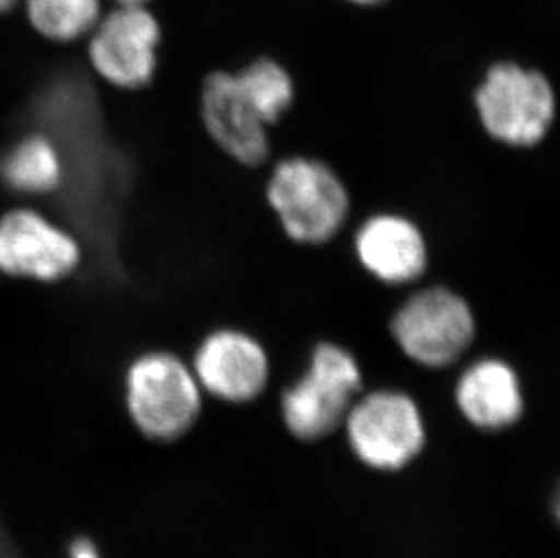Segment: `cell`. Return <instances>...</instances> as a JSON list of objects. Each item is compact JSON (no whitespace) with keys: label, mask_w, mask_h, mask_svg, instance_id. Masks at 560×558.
<instances>
[{"label":"cell","mask_w":560,"mask_h":558,"mask_svg":"<svg viewBox=\"0 0 560 558\" xmlns=\"http://www.w3.org/2000/svg\"><path fill=\"white\" fill-rule=\"evenodd\" d=\"M474 109L493 142L510 149H534L556 126V88L539 69L501 60L492 63L476 85Z\"/></svg>","instance_id":"2"},{"label":"cell","mask_w":560,"mask_h":558,"mask_svg":"<svg viewBox=\"0 0 560 558\" xmlns=\"http://www.w3.org/2000/svg\"><path fill=\"white\" fill-rule=\"evenodd\" d=\"M190 369L203 394L231 405L258 399L270 380V358L264 342L236 327L207 334L192 353Z\"/></svg>","instance_id":"9"},{"label":"cell","mask_w":560,"mask_h":558,"mask_svg":"<svg viewBox=\"0 0 560 558\" xmlns=\"http://www.w3.org/2000/svg\"><path fill=\"white\" fill-rule=\"evenodd\" d=\"M265 198L281 231L303 247H322L349 222L352 198L345 179L327 162L294 154L270 171Z\"/></svg>","instance_id":"1"},{"label":"cell","mask_w":560,"mask_h":558,"mask_svg":"<svg viewBox=\"0 0 560 558\" xmlns=\"http://www.w3.org/2000/svg\"><path fill=\"white\" fill-rule=\"evenodd\" d=\"M454 395L466 421L485 432L506 430L523 416V383L517 370L501 358H481L468 364Z\"/></svg>","instance_id":"12"},{"label":"cell","mask_w":560,"mask_h":558,"mask_svg":"<svg viewBox=\"0 0 560 558\" xmlns=\"http://www.w3.org/2000/svg\"><path fill=\"white\" fill-rule=\"evenodd\" d=\"M68 179V156L51 132L16 138L0 154V184L15 195L44 198L59 193Z\"/></svg>","instance_id":"13"},{"label":"cell","mask_w":560,"mask_h":558,"mask_svg":"<svg viewBox=\"0 0 560 558\" xmlns=\"http://www.w3.org/2000/svg\"><path fill=\"white\" fill-rule=\"evenodd\" d=\"M390 336L412 363L448 369L476 341L477 316L470 301L446 284L413 290L390 317Z\"/></svg>","instance_id":"3"},{"label":"cell","mask_w":560,"mask_h":558,"mask_svg":"<svg viewBox=\"0 0 560 558\" xmlns=\"http://www.w3.org/2000/svg\"><path fill=\"white\" fill-rule=\"evenodd\" d=\"M84 245L68 226L33 207L0 214V275L55 284L79 272Z\"/></svg>","instance_id":"8"},{"label":"cell","mask_w":560,"mask_h":558,"mask_svg":"<svg viewBox=\"0 0 560 558\" xmlns=\"http://www.w3.org/2000/svg\"><path fill=\"white\" fill-rule=\"evenodd\" d=\"M363 392V370L349 348L334 341L312 348L302 377L281 394L287 430L302 441H317L343 425Z\"/></svg>","instance_id":"5"},{"label":"cell","mask_w":560,"mask_h":558,"mask_svg":"<svg viewBox=\"0 0 560 558\" xmlns=\"http://www.w3.org/2000/svg\"><path fill=\"white\" fill-rule=\"evenodd\" d=\"M71 558H101V555L95 544L88 538H79L71 544Z\"/></svg>","instance_id":"16"},{"label":"cell","mask_w":560,"mask_h":558,"mask_svg":"<svg viewBox=\"0 0 560 558\" xmlns=\"http://www.w3.org/2000/svg\"><path fill=\"white\" fill-rule=\"evenodd\" d=\"M112 2L113 5H151L153 0H106Z\"/></svg>","instance_id":"18"},{"label":"cell","mask_w":560,"mask_h":558,"mask_svg":"<svg viewBox=\"0 0 560 558\" xmlns=\"http://www.w3.org/2000/svg\"><path fill=\"white\" fill-rule=\"evenodd\" d=\"M361 269L386 287H410L429 270L430 245L419 223L401 212L366 217L352 237Z\"/></svg>","instance_id":"11"},{"label":"cell","mask_w":560,"mask_h":558,"mask_svg":"<svg viewBox=\"0 0 560 558\" xmlns=\"http://www.w3.org/2000/svg\"><path fill=\"white\" fill-rule=\"evenodd\" d=\"M200 118L212 143L236 164L256 168L269 160L272 127L240 88L234 71L218 69L207 74L200 90Z\"/></svg>","instance_id":"10"},{"label":"cell","mask_w":560,"mask_h":558,"mask_svg":"<svg viewBox=\"0 0 560 558\" xmlns=\"http://www.w3.org/2000/svg\"><path fill=\"white\" fill-rule=\"evenodd\" d=\"M162 38L151 5H113L85 37L88 66L109 88L145 90L159 73Z\"/></svg>","instance_id":"6"},{"label":"cell","mask_w":560,"mask_h":558,"mask_svg":"<svg viewBox=\"0 0 560 558\" xmlns=\"http://www.w3.org/2000/svg\"><path fill=\"white\" fill-rule=\"evenodd\" d=\"M203 391L184 359L170 350L138 356L126 372V405L145 438L175 441L195 427Z\"/></svg>","instance_id":"4"},{"label":"cell","mask_w":560,"mask_h":558,"mask_svg":"<svg viewBox=\"0 0 560 558\" xmlns=\"http://www.w3.org/2000/svg\"><path fill=\"white\" fill-rule=\"evenodd\" d=\"M347 2L361 8H374V5L385 4L386 0H347Z\"/></svg>","instance_id":"19"},{"label":"cell","mask_w":560,"mask_h":558,"mask_svg":"<svg viewBox=\"0 0 560 558\" xmlns=\"http://www.w3.org/2000/svg\"><path fill=\"white\" fill-rule=\"evenodd\" d=\"M19 10L38 38L57 46L82 43L106 11V0H21Z\"/></svg>","instance_id":"14"},{"label":"cell","mask_w":560,"mask_h":558,"mask_svg":"<svg viewBox=\"0 0 560 558\" xmlns=\"http://www.w3.org/2000/svg\"><path fill=\"white\" fill-rule=\"evenodd\" d=\"M343 425L355 457L383 472L408 466L427 441L421 408L412 395L401 391L358 395Z\"/></svg>","instance_id":"7"},{"label":"cell","mask_w":560,"mask_h":558,"mask_svg":"<svg viewBox=\"0 0 560 558\" xmlns=\"http://www.w3.org/2000/svg\"><path fill=\"white\" fill-rule=\"evenodd\" d=\"M21 0H0V16L10 15L13 11L19 10Z\"/></svg>","instance_id":"17"},{"label":"cell","mask_w":560,"mask_h":558,"mask_svg":"<svg viewBox=\"0 0 560 558\" xmlns=\"http://www.w3.org/2000/svg\"><path fill=\"white\" fill-rule=\"evenodd\" d=\"M234 77L270 127L285 118L296 102V84L291 71L276 58H254L244 68L236 69Z\"/></svg>","instance_id":"15"}]
</instances>
